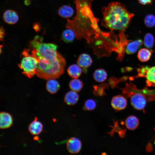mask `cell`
Wrapping results in <instances>:
<instances>
[{"label":"cell","instance_id":"obj_15","mask_svg":"<svg viewBox=\"0 0 155 155\" xmlns=\"http://www.w3.org/2000/svg\"><path fill=\"white\" fill-rule=\"evenodd\" d=\"M82 71L81 67L76 64L70 65L67 69L69 75L73 78H78L81 75Z\"/></svg>","mask_w":155,"mask_h":155},{"label":"cell","instance_id":"obj_9","mask_svg":"<svg viewBox=\"0 0 155 155\" xmlns=\"http://www.w3.org/2000/svg\"><path fill=\"white\" fill-rule=\"evenodd\" d=\"M144 42L141 39L133 41H128L126 44L125 52L128 54L135 53L143 45Z\"/></svg>","mask_w":155,"mask_h":155},{"label":"cell","instance_id":"obj_1","mask_svg":"<svg viewBox=\"0 0 155 155\" xmlns=\"http://www.w3.org/2000/svg\"><path fill=\"white\" fill-rule=\"evenodd\" d=\"M43 39L36 36L30 42L31 52L38 62L35 75L44 79L57 78L64 73L65 59L57 51V45L43 43Z\"/></svg>","mask_w":155,"mask_h":155},{"label":"cell","instance_id":"obj_22","mask_svg":"<svg viewBox=\"0 0 155 155\" xmlns=\"http://www.w3.org/2000/svg\"><path fill=\"white\" fill-rule=\"evenodd\" d=\"M154 38L153 35L150 33L146 34L144 38L145 46L148 48H152L154 46Z\"/></svg>","mask_w":155,"mask_h":155},{"label":"cell","instance_id":"obj_10","mask_svg":"<svg viewBox=\"0 0 155 155\" xmlns=\"http://www.w3.org/2000/svg\"><path fill=\"white\" fill-rule=\"evenodd\" d=\"M3 18L6 23L10 24H16L19 20V17L16 12L11 9L6 10L3 13Z\"/></svg>","mask_w":155,"mask_h":155},{"label":"cell","instance_id":"obj_7","mask_svg":"<svg viewBox=\"0 0 155 155\" xmlns=\"http://www.w3.org/2000/svg\"><path fill=\"white\" fill-rule=\"evenodd\" d=\"M127 104L126 98L120 95L113 97L111 101V105L113 108L116 110H121L125 109Z\"/></svg>","mask_w":155,"mask_h":155},{"label":"cell","instance_id":"obj_16","mask_svg":"<svg viewBox=\"0 0 155 155\" xmlns=\"http://www.w3.org/2000/svg\"><path fill=\"white\" fill-rule=\"evenodd\" d=\"M60 87L59 83L55 79H49L46 83V89L51 94H53L56 93L59 90Z\"/></svg>","mask_w":155,"mask_h":155},{"label":"cell","instance_id":"obj_21","mask_svg":"<svg viewBox=\"0 0 155 155\" xmlns=\"http://www.w3.org/2000/svg\"><path fill=\"white\" fill-rule=\"evenodd\" d=\"M69 87L71 90L78 92L82 89L83 84L80 80L78 78H73L69 83Z\"/></svg>","mask_w":155,"mask_h":155},{"label":"cell","instance_id":"obj_24","mask_svg":"<svg viewBox=\"0 0 155 155\" xmlns=\"http://www.w3.org/2000/svg\"><path fill=\"white\" fill-rule=\"evenodd\" d=\"M145 25L149 28H152L155 26V16L152 14L146 15L144 20Z\"/></svg>","mask_w":155,"mask_h":155},{"label":"cell","instance_id":"obj_2","mask_svg":"<svg viewBox=\"0 0 155 155\" xmlns=\"http://www.w3.org/2000/svg\"><path fill=\"white\" fill-rule=\"evenodd\" d=\"M93 0H74L76 8V14L72 20L68 19L66 28L72 30L77 38H90L93 34L100 32L98 22L91 9Z\"/></svg>","mask_w":155,"mask_h":155},{"label":"cell","instance_id":"obj_6","mask_svg":"<svg viewBox=\"0 0 155 155\" xmlns=\"http://www.w3.org/2000/svg\"><path fill=\"white\" fill-rule=\"evenodd\" d=\"M67 148L70 153L75 154L79 152L82 147L80 140L76 137H72L69 139L67 142Z\"/></svg>","mask_w":155,"mask_h":155},{"label":"cell","instance_id":"obj_5","mask_svg":"<svg viewBox=\"0 0 155 155\" xmlns=\"http://www.w3.org/2000/svg\"><path fill=\"white\" fill-rule=\"evenodd\" d=\"M130 102L132 106L138 110L143 109L147 103L145 97L140 93H136L133 95L131 98Z\"/></svg>","mask_w":155,"mask_h":155},{"label":"cell","instance_id":"obj_23","mask_svg":"<svg viewBox=\"0 0 155 155\" xmlns=\"http://www.w3.org/2000/svg\"><path fill=\"white\" fill-rule=\"evenodd\" d=\"M146 76L148 81L155 86V66L149 67Z\"/></svg>","mask_w":155,"mask_h":155},{"label":"cell","instance_id":"obj_28","mask_svg":"<svg viewBox=\"0 0 155 155\" xmlns=\"http://www.w3.org/2000/svg\"><path fill=\"white\" fill-rule=\"evenodd\" d=\"M40 25L37 23H35L33 25V28L36 32L40 30Z\"/></svg>","mask_w":155,"mask_h":155},{"label":"cell","instance_id":"obj_26","mask_svg":"<svg viewBox=\"0 0 155 155\" xmlns=\"http://www.w3.org/2000/svg\"><path fill=\"white\" fill-rule=\"evenodd\" d=\"M5 35V31L3 26H1L0 29V40L2 41Z\"/></svg>","mask_w":155,"mask_h":155},{"label":"cell","instance_id":"obj_3","mask_svg":"<svg viewBox=\"0 0 155 155\" xmlns=\"http://www.w3.org/2000/svg\"><path fill=\"white\" fill-rule=\"evenodd\" d=\"M102 26L111 30L123 32L127 28L134 14L129 12L122 4L117 2L110 3L102 9Z\"/></svg>","mask_w":155,"mask_h":155},{"label":"cell","instance_id":"obj_29","mask_svg":"<svg viewBox=\"0 0 155 155\" xmlns=\"http://www.w3.org/2000/svg\"><path fill=\"white\" fill-rule=\"evenodd\" d=\"M2 45H1L0 46V53H1V48H2Z\"/></svg>","mask_w":155,"mask_h":155},{"label":"cell","instance_id":"obj_20","mask_svg":"<svg viewBox=\"0 0 155 155\" xmlns=\"http://www.w3.org/2000/svg\"><path fill=\"white\" fill-rule=\"evenodd\" d=\"M152 55V52L146 48H142L139 50L137 53V57L142 62H145L148 61Z\"/></svg>","mask_w":155,"mask_h":155},{"label":"cell","instance_id":"obj_8","mask_svg":"<svg viewBox=\"0 0 155 155\" xmlns=\"http://www.w3.org/2000/svg\"><path fill=\"white\" fill-rule=\"evenodd\" d=\"M13 123V118L8 112L2 111L0 113V128L4 129L10 127Z\"/></svg>","mask_w":155,"mask_h":155},{"label":"cell","instance_id":"obj_13","mask_svg":"<svg viewBox=\"0 0 155 155\" xmlns=\"http://www.w3.org/2000/svg\"><path fill=\"white\" fill-rule=\"evenodd\" d=\"M79 98V95L76 92L71 90L65 94L64 101L67 104L73 105L75 104Z\"/></svg>","mask_w":155,"mask_h":155},{"label":"cell","instance_id":"obj_30","mask_svg":"<svg viewBox=\"0 0 155 155\" xmlns=\"http://www.w3.org/2000/svg\"><path fill=\"white\" fill-rule=\"evenodd\" d=\"M154 144H155V141H154Z\"/></svg>","mask_w":155,"mask_h":155},{"label":"cell","instance_id":"obj_4","mask_svg":"<svg viewBox=\"0 0 155 155\" xmlns=\"http://www.w3.org/2000/svg\"><path fill=\"white\" fill-rule=\"evenodd\" d=\"M30 49H25L22 53V58L18 64L19 67L22 70V73L26 77L31 78L36 74L38 65L36 58L31 53Z\"/></svg>","mask_w":155,"mask_h":155},{"label":"cell","instance_id":"obj_18","mask_svg":"<svg viewBox=\"0 0 155 155\" xmlns=\"http://www.w3.org/2000/svg\"><path fill=\"white\" fill-rule=\"evenodd\" d=\"M76 37L75 32L72 30L67 28L62 32L61 38L66 43H70L73 41Z\"/></svg>","mask_w":155,"mask_h":155},{"label":"cell","instance_id":"obj_17","mask_svg":"<svg viewBox=\"0 0 155 155\" xmlns=\"http://www.w3.org/2000/svg\"><path fill=\"white\" fill-rule=\"evenodd\" d=\"M125 123V126L128 129L133 130L138 127L139 125V121L136 117L130 116L126 119Z\"/></svg>","mask_w":155,"mask_h":155},{"label":"cell","instance_id":"obj_25","mask_svg":"<svg viewBox=\"0 0 155 155\" xmlns=\"http://www.w3.org/2000/svg\"><path fill=\"white\" fill-rule=\"evenodd\" d=\"M96 101L92 99H89L85 102L84 108L85 109L88 111H92L94 109L96 106Z\"/></svg>","mask_w":155,"mask_h":155},{"label":"cell","instance_id":"obj_12","mask_svg":"<svg viewBox=\"0 0 155 155\" xmlns=\"http://www.w3.org/2000/svg\"><path fill=\"white\" fill-rule=\"evenodd\" d=\"M92 60L90 56L88 54L83 53L78 56L77 63L81 68H86L90 67L92 63Z\"/></svg>","mask_w":155,"mask_h":155},{"label":"cell","instance_id":"obj_14","mask_svg":"<svg viewBox=\"0 0 155 155\" xmlns=\"http://www.w3.org/2000/svg\"><path fill=\"white\" fill-rule=\"evenodd\" d=\"M58 14L61 17L67 18L72 17L74 13V11L70 6L64 5L60 7L58 11Z\"/></svg>","mask_w":155,"mask_h":155},{"label":"cell","instance_id":"obj_27","mask_svg":"<svg viewBox=\"0 0 155 155\" xmlns=\"http://www.w3.org/2000/svg\"><path fill=\"white\" fill-rule=\"evenodd\" d=\"M139 2L143 5L151 4L152 3V0H138Z\"/></svg>","mask_w":155,"mask_h":155},{"label":"cell","instance_id":"obj_11","mask_svg":"<svg viewBox=\"0 0 155 155\" xmlns=\"http://www.w3.org/2000/svg\"><path fill=\"white\" fill-rule=\"evenodd\" d=\"M43 128V124L41 122L38 121L37 117H35L28 127L29 132L31 134L34 135L39 134L42 131Z\"/></svg>","mask_w":155,"mask_h":155},{"label":"cell","instance_id":"obj_19","mask_svg":"<svg viewBox=\"0 0 155 155\" xmlns=\"http://www.w3.org/2000/svg\"><path fill=\"white\" fill-rule=\"evenodd\" d=\"M93 78L96 82H104L107 77V73L103 69H98L95 70L93 74Z\"/></svg>","mask_w":155,"mask_h":155}]
</instances>
